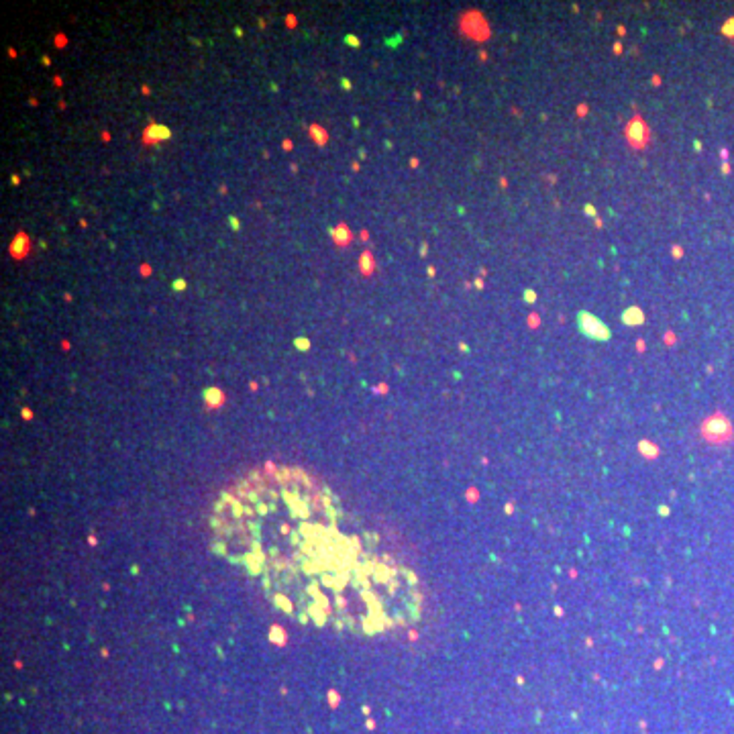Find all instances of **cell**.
I'll return each mask as SVG.
<instances>
[{
    "label": "cell",
    "mask_w": 734,
    "mask_h": 734,
    "mask_svg": "<svg viewBox=\"0 0 734 734\" xmlns=\"http://www.w3.org/2000/svg\"><path fill=\"white\" fill-rule=\"evenodd\" d=\"M524 298H526V302H535V300H537V294L528 290V292L524 294Z\"/></svg>",
    "instance_id": "5"
},
{
    "label": "cell",
    "mask_w": 734,
    "mask_h": 734,
    "mask_svg": "<svg viewBox=\"0 0 734 734\" xmlns=\"http://www.w3.org/2000/svg\"><path fill=\"white\" fill-rule=\"evenodd\" d=\"M586 213H588V215H591V216H596V208H593L591 204H588V206H586Z\"/></svg>",
    "instance_id": "6"
},
{
    "label": "cell",
    "mask_w": 734,
    "mask_h": 734,
    "mask_svg": "<svg viewBox=\"0 0 734 734\" xmlns=\"http://www.w3.org/2000/svg\"><path fill=\"white\" fill-rule=\"evenodd\" d=\"M622 321L627 324H643L645 323V314L637 306H630L627 312L622 314Z\"/></svg>",
    "instance_id": "4"
},
{
    "label": "cell",
    "mask_w": 734,
    "mask_h": 734,
    "mask_svg": "<svg viewBox=\"0 0 734 734\" xmlns=\"http://www.w3.org/2000/svg\"><path fill=\"white\" fill-rule=\"evenodd\" d=\"M211 524L216 549L288 616L376 632L418 610L416 579L355 533L304 469H253L218 496Z\"/></svg>",
    "instance_id": "1"
},
{
    "label": "cell",
    "mask_w": 734,
    "mask_h": 734,
    "mask_svg": "<svg viewBox=\"0 0 734 734\" xmlns=\"http://www.w3.org/2000/svg\"><path fill=\"white\" fill-rule=\"evenodd\" d=\"M577 323H579V328H581V333H584L586 337L598 341L610 339L608 326L602 323L598 316L590 314V312H579V314H577Z\"/></svg>",
    "instance_id": "2"
},
{
    "label": "cell",
    "mask_w": 734,
    "mask_h": 734,
    "mask_svg": "<svg viewBox=\"0 0 734 734\" xmlns=\"http://www.w3.org/2000/svg\"><path fill=\"white\" fill-rule=\"evenodd\" d=\"M625 135H627L628 143L632 145L634 149H645L646 145H649V137H651L649 125H646L641 117H632V119L628 121L627 129H625Z\"/></svg>",
    "instance_id": "3"
}]
</instances>
